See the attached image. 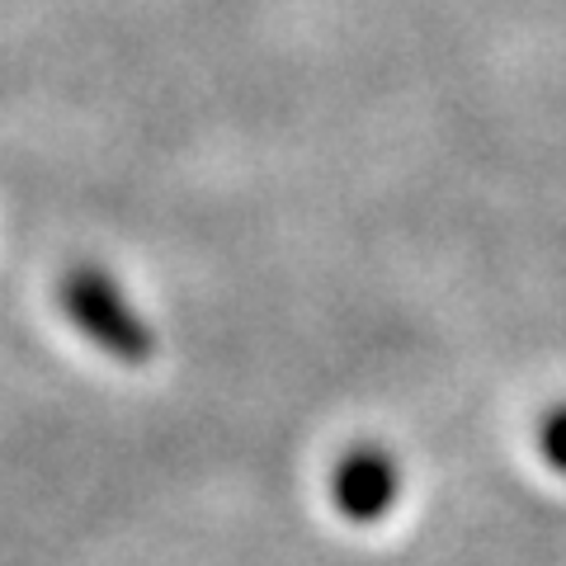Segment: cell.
Instances as JSON below:
<instances>
[{
    "label": "cell",
    "instance_id": "3957f363",
    "mask_svg": "<svg viewBox=\"0 0 566 566\" xmlns=\"http://www.w3.org/2000/svg\"><path fill=\"white\" fill-rule=\"evenodd\" d=\"M543 458L566 472V411H553V420L543 424Z\"/></svg>",
    "mask_w": 566,
    "mask_h": 566
},
{
    "label": "cell",
    "instance_id": "6da1fadb",
    "mask_svg": "<svg viewBox=\"0 0 566 566\" xmlns=\"http://www.w3.org/2000/svg\"><path fill=\"white\" fill-rule=\"evenodd\" d=\"M62 312L91 335V345L114 354V359H123V364L151 359V349H156L151 331L142 326V316L128 307V297H123V289L109 274L91 270V264L71 270L62 279Z\"/></svg>",
    "mask_w": 566,
    "mask_h": 566
},
{
    "label": "cell",
    "instance_id": "7a4b0ae2",
    "mask_svg": "<svg viewBox=\"0 0 566 566\" xmlns=\"http://www.w3.org/2000/svg\"><path fill=\"white\" fill-rule=\"evenodd\" d=\"M397 491H401L397 463L382 449H349L331 472V501L354 524L382 520L397 505Z\"/></svg>",
    "mask_w": 566,
    "mask_h": 566
}]
</instances>
